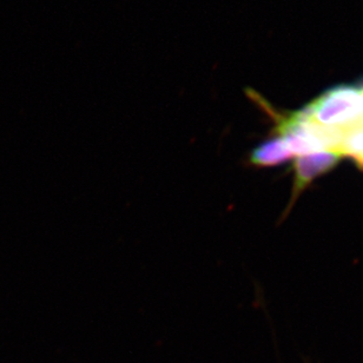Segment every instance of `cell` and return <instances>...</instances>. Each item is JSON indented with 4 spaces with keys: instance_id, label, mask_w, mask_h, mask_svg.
Listing matches in <instances>:
<instances>
[{
    "instance_id": "6da1fadb",
    "label": "cell",
    "mask_w": 363,
    "mask_h": 363,
    "mask_svg": "<svg viewBox=\"0 0 363 363\" xmlns=\"http://www.w3.org/2000/svg\"><path fill=\"white\" fill-rule=\"evenodd\" d=\"M298 111L325 129L347 133L362 124V94L359 85H336Z\"/></svg>"
},
{
    "instance_id": "7a4b0ae2",
    "label": "cell",
    "mask_w": 363,
    "mask_h": 363,
    "mask_svg": "<svg viewBox=\"0 0 363 363\" xmlns=\"http://www.w3.org/2000/svg\"><path fill=\"white\" fill-rule=\"evenodd\" d=\"M342 158V154L335 150L298 156L294 164L293 199H296L314 179L335 168Z\"/></svg>"
},
{
    "instance_id": "3957f363",
    "label": "cell",
    "mask_w": 363,
    "mask_h": 363,
    "mask_svg": "<svg viewBox=\"0 0 363 363\" xmlns=\"http://www.w3.org/2000/svg\"><path fill=\"white\" fill-rule=\"evenodd\" d=\"M291 157L293 154L286 147L282 138L274 135L252 149L249 155L248 162L249 164L257 168H269L283 164Z\"/></svg>"
},
{
    "instance_id": "277c9868",
    "label": "cell",
    "mask_w": 363,
    "mask_h": 363,
    "mask_svg": "<svg viewBox=\"0 0 363 363\" xmlns=\"http://www.w3.org/2000/svg\"><path fill=\"white\" fill-rule=\"evenodd\" d=\"M340 152L345 156L353 158L357 164L363 168V125L350 130L343 137L340 145Z\"/></svg>"
},
{
    "instance_id": "5b68a950",
    "label": "cell",
    "mask_w": 363,
    "mask_h": 363,
    "mask_svg": "<svg viewBox=\"0 0 363 363\" xmlns=\"http://www.w3.org/2000/svg\"><path fill=\"white\" fill-rule=\"evenodd\" d=\"M359 88H360L361 94H362V103H363V81L359 83ZM362 125H363V112H362Z\"/></svg>"
}]
</instances>
